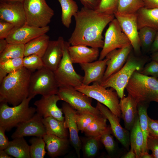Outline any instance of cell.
I'll use <instances>...</instances> for the list:
<instances>
[{
    "instance_id": "1",
    "label": "cell",
    "mask_w": 158,
    "mask_h": 158,
    "mask_svg": "<svg viewBox=\"0 0 158 158\" xmlns=\"http://www.w3.org/2000/svg\"><path fill=\"white\" fill-rule=\"evenodd\" d=\"M74 29L68 40L72 46L82 44L91 47L102 48L104 30L114 18V15L104 14L84 7L74 16Z\"/></svg>"
},
{
    "instance_id": "2",
    "label": "cell",
    "mask_w": 158,
    "mask_h": 158,
    "mask_svg": "<svg viewBox=\"0 0 158 158\" xmlns=\"http://www.w3.org/2000/svg\"><path fill=\"white\" fill-rule=\"evenodd\" d=\"M32 72L24 67L9 73L0 83V102L17 105L29 96Z\"/></svg>"
},
{
    "instance_id": "3",
    "label": "cell",
    "mask_w": 158,
    "mask_h": 158,
    "mask_svg": "<svg viewBox=\"0 0 158 158\" xmlns=\"http://www.w3.org/2000/svg\"><path fill=\"white\" fill-rule=\"evenodd\" d=\"M128 94L138 103H158V78L135 71L126 87Z\"/></svg>"
},
{
    "instance_id": "4",
    "label": "cell",
    "mask_w": 158,
    "mask_h": 158,
    "mask_svg": "<svg viewBox=\"0 0 158 158\" xmlns=\"http://www.w3.org/2000/svg\"><path fill=\"white\" fill-rule=\"evenodd\" d=\"M147 60L135 56L131 52L122 67L100 84L107 88L111 87L115 90L120 99L124 96V91L133 73L140 72L144 67Z\"/></svg>"
},
{
    "instance_id": "5",
    "label": "cell",
    "mask_w": 158,
    "mask_h": 158,
    "mask_svg": "<svg viewBox=\"0 0 158 158\" xmlns=\"http://www.w3.org/2000/svg\"><path fill=\"white\" fill-rule=\"evenodd\" d=\"M33 98L29 96L18 105L13 107H9L7 103H0V126L8 131L31 118L36 112V108L29 107Z\"/></svg>"
},
{
    "instance_id": "6",
    "label": "cell",
    "mask_w": 158,
    "mask_h": 158,
    "mask_svg": "<svg viewBox=\"0 0 158 158\" xmlns=\"http://www.w3.org/2000/svg\"><path fill=\"white\" fill-rule=\"evenodd\" d=\"M59 88L54 72L44 66L32 73L28 97L34 98L37 95L44 97L57 95Z\"/></svg>"
},
{
    "instance_id": "7",
    "label": "cell",
    "mask_w": 158,
    "mask_h": 158,
    "mask_svg": "<svg viewBox=\"0 0 158 158\" xmlns=\"http://www.w3.org/2000/svg\"><path fill=\"white\" fill-rule=\"evenodd\" d=\"M75 88L105 105L119 118H121L119 98L113 89H107L97 82L91 85L82 84Z\"/></svg>"
},
{
    "instance_id": "8",
    "label": "cell",
    "mask_w": 158,
    "mask_h": 158,
    "mask_svg": "<svg viewBox=\"0 0 158 158\" xmlns=\"http://www.w3.org/2000/svg\"><path fill=\"white\" fill-rule=\"evenodd\" d=\"M26 24L37 27H46L54 15L53 10L45 0H24L23 2Z\"/></svg>"
},
{
    "instance_id": "9",
    "label": "cell",
    "mask_w": 158,
    "mask_h": 158,
    "mask_svg": "<svg viewBox=\"0 0 158 158\" xmlns=\"http://www.w3.org/2000/svg\"><path fill=\"white\" fill-rule=\"evenodd\" d=\"M70 45L68 42L64 41L61 59L54 72L59 87L68 86L75 87L83 84V77L76 72L70 58L68 50Z\"/></svg>"
},
{
    "instance_id": "10",
    "label": "cell",
    "mask_w": 158,
    "mask_h": 158,
    "mask_svg": "<svg viewBox=\"0 0 158 158\" xmlns=\"http://www.w3.org/2000/svg\"><path fill=\"white\" fill-rule=\"evenodd\" d=\"M57 95L61 100L68 103L76 111L90 114L96 117L103 115L92 105V98L71 86L59 88Z\"/></svg>"
},
{
    "instance_id": "11",
    "label": "cell",
    "mask_w": 158,
    "mask_h": 158,
    "mask_svg": "<svg viewBox=\"0 0 158 158\" xmlns=\"http://www.w3.org/2000/svg\"><path fill=\"white\" fill-rule=\"evenodd\" d=\"M109 25L105 34L104 45L100 53L99 60L105 59L107 55L114 50L131 44L129 39L122 30L116 18Z\"/></svg>"
},
{
    "instance_id": "12",
    "label": "cell",
    "mask_w": 158,
    "mask_h": 158,
    "mask_svg": "<svg viewBox=\"0 0 158 158\" xmlns=\"http://www.w3.org/2000/svg\"><path fill=\"white\" fill-rule=\"evenodd\" d=\"M116 18L124 33L129 39L135 54L141 52V45L138 35L137 13L121 14L116 12Z\"/></svg>"
},
{
    "instance_id": "13",
    "label": "cell",
    "mask_w": 158,
    "mask_h": 158,
    "mask_svg": "<svg viewBox=\"0 0 158 158\" xmlns=\"http://www.w3.org/2000/svg\"><path fill=\"white\" fill-rule=\"evenodd\" d=\"M0 20L10 23L15 28L26 24L23 2H0Z\"/></svg>"
},
{
    "instance_id": "14",
    "label": "cell",
    "mask_w": 158,
    "mask_h": 158,
    "mask_svg": "<svg viewBox=\"0 0 158 158\" xmlns=\"http://www.w3.org/2000/svg\"><path fill=\"white\" fill-rule=\"evenodd\" d=\"M107 118L110 125L112 133L121 144L128 150L130 145L128 130L123 128L120 123V118L107 107L97 102L96 107Z\"/></svg>"
},
{
    "instance_id": "15",
    "label": "cell",
    "mask_w": 158,
    "mask_h": 158,
    "mask_svg": "<svg viewBox=\"0 0 158 158\" xmlns=\"http://www.w3.org/2000/svg\"><path fill=\"white\" fill-rule=\"evenodd\" d=\"M60 100L59 96L56 94L42 96L40 99L36 101L34 103L36 107V113L43 118L52 116L64 121V117L62 109L57 105V102Z\"/></svg>"
},
{
    "instance_id": "16",
    "label": "cell",
    "mask_w": 158,
    "mask_h": 158,
    "mask_svg": "<svg viewBox=\"0 0 158 158\" xmlns=\"http://www.w3.org/2000/svg\"><path fill=\"white\" fill-rule=\"evenodd\" d=\"M61 108L64 115L65 125L68 130L70 141L78 157L80 158L82 143L75 118L76 110L65 102L62 104Z\"/></svg>"
},
{
    "instance_id": "17",
    "label": "cell",
    "mask_w": 158,
    "mask_h": 158,
    "mask_svg": "<svg viewBox=\"0 0 158 158\" xmlns=\"http://www.w3.org/2000/svg\"><path fill=\"white\" fill-rule=\"evenodd\" d=\"M50 30L49 27L40 28L25 24L15 28L6 39L8 43H17L25 44L32 39L46 34Z\"/></svg>"
},
{
    "instance_id": "18",
    "label": "cell",
    "mask_w": 158,
    "mask_h": 158,
    "mask_svg": "<svg viewBox=\"0 0 158 158\" xmlns=\"http://www.w3.org/2000/svg\"><path fill=\"white\" fill-rule=\"evenodd\" d=\"M132 49L133 47L130 44L122 48L114 50L107 55L105 57L108 59L107 67L102 82L122 67Z\"/></svg>"
},
{
    "instance_id": "19",
    "label": "cell",
    "mask_w": 158,
    "mask_h": 158,
    "mask_svg": "<svg viewBox=\"0 0 158 158\" xmlns=\"http://www.w3.org/2000/svg\"><path fill=\"white\" fill-rule=\"evenodd\" d=\"M43 118L38 114L35 113L31 118L16 127L11 135L12 138L30 136L43 137L46 134Z\"/></svg>"
},
{
    "instance_id": "20",
    "label": "cell",
    "mask_w": 158,
    "mask_h": 158,
    "mask_svg": "<svg viewBox=\"0 0 158 158\" xmlns=\"http://www.w3.org/2000/svg\"><path fill=\"white\" fill-rule=\"evenodd\" d=\"M65 41L62 37L58 39L50 40L42 59L44 66L54 72L57 68L61 59Z\"/></svg>"
},
{
    "instance_id": "21",
    "label": "cell",
    "mask_w": 158,
    "mask_h": 158,
    "mask_svg": "<svg viewBox=\"0 0 158 158\" xmlns=\"http://www.w3.org/2000/svg\"><path fill=\"white\" fill-rule=\"evenodd\" d=\"M107 60L105 58L102 60L80 64L85 74L83 84L89 85L95 82L100 84L106 70Z\"/></svg>"
},
{
    "instance_id": "22",
    "label": "cell",
    "mask_w": 158,
    "mask_h": 158,
    "mask_svg": "<svg viewBox=\"0 0 158 158\" xmlns=\"http://www.w3.org/2000/svg\"><path fill=\"white\" fill-rule=\"evenodd\" d=\"M68 50L73 63L81 64L93 62L97 59L100 54L99 48H89L82 44L70 45Z\"/></svg>"
},
{
    "instance_id": "23",
    "label": "cell",
    "mask_w": 158,
    "mask_h": 158,
    "mask_svg": "<svg viewBox=\"0 0 158 158\" xmlns=\"http://www.w3.org/2000/svg\"><path fill=\"white\" fill-rule=\"evenodd\" d=\"M138 103L130 95L120 99L119 105L121 118L124 122L125 128L128 130H131L138 116Z\"/></svg>"
},
{
    "instance_id": "24",
    "label": "cell",
    "mask_w": 158,
    "mask_h": 158,
    "mask_svg": "<svg viewBox=\"0 0 158 158\" xmlns=\"http://www.w3.org/2000/svg\"><path fill=\"white\" fill-rule=\"evenodd\" d=\"M43 138L46 143V149L48 155L50 157L55 158L64 154L68 147V138L46 134Z\"/></svg>"
},
{
    "instance_id": "25",
    "label": "cell",
    "mask_w": 158,
    "mask_h": 158,
    "mask_svg": "<svg viewBox=\"0 0 158 158\" xmlns=\"http://www.w3.org/2000/svg\"><path fill=\"white\" fill-rule=\"evenodd\" d=\"M137 13L138 30L147 26L158 31V8H148L144 7Z\"/></svg>"
},
{
    "instance_id": "26",
    "label": "cell",
    "mask_w": 158,
    "mask_h": 158,
    "mask_svg": "<svg viewBox=\"0 0 158 158\" xmlns=\"http://www.w3.org/2000/svg\"><path fill=\"white\" fill-rule=\"evenodd\" d=\"M49 37L44 34L38 37L25 44L24 56L36 55L42 58L47 49Z\"/></svg>"
},
{
    "instance_id": "27",
    "label": "cell",
    "mask_w": 158,
    "mask_h": 158,
    "mask_svg": "<svg viewBox=\"0 0 158 158\" xmlns=\"http://www.w3.org/2000/svg\"><path fill=\"white\" fill-rule=\"evenodd\" d=\"M5 150L9 155L16 158H30V145L23 137L16 138L10 141Z\"/></svg>"
},
{
    "instance_id": "28",
    "label": "cell",
    "mask_w": 158,
    "mask_h": 158,
    "mask_svg": "<svg viewBox=\"0 0 158 158\" xmlns=\"http://www.w3.org/2000/svg\"><path fill=\"white\" fill-rule=\"evenodd\" d=\"M42 122L46 134L68 138L69 134L64 121H59L53 117L49 116L43 118Z\"/></svg>"
},
{
    "instance_id": "29",
    "label": "cell",
    "mask_w": 158,
    "mask_h": 158,
    "mask_svg": "<svg viewBox=\"0 0 158 158\" xmlns=\"http://www.w3.org/2000/svg\"><path fill=\"white\" fill-rule=\"evenodd\" d=\"M130 146L135 151L136 158H141L144 153V139L140 124L139 117L130 130Z\"/></svg>"
},
{
    "instance_id": "30",
    "label": "cell",
    "mask_w": 158,
    "mask_h": 158,
    "mask_svg": "<svg viewBox=\"0 0 158 158\" xmlns=\"http://www.w3.org/2000/svg\"><path fill=\"white\" fill-rule=\"evenodd\" d=\"M107 118L103 115L96 118L85 128L84 131L86 136L100 138L101 136L111 129L107 124Z\"/></svg>"
},
{
    "instance_id": "31",
    "label": "cell",
    "mask_w": 158,
    "mask_h": 158,
    "mask_svg": "<svg viewBox=\"0 0 158 158\" xmlns=\"http://www.w3.org/2000/svg\"><path fill=\"white\" fill-rule=\"evenodd\" d=\"M61 7V20L63 24L69 28L72 18L79 11L76 3L73 0H58Z\"/></svg>"
},
{
    "instance_id": "32",
    "label": "cell",
    "mask_w": 158,
    "mask_h": 158,
    "mask_svg": "<svg viewBox=\"0 0 158 158\" xmlns=\"http://www.w3.org/2000/svg\"><path fill=\"white\" fill-rule=\"evenodd\" d=\"M138 35L141 49L145 53L150 51L157 31L151 28L145 26L139 30Z\"/></svg>"
},
{
    "instance_id": "33",
    "label": "cell",
    "mask_w": 158,
    "mask_h": 158,
    "mask_svg": "<svg viewBox=\"0 0 158 158\" xmlns=\"http://www.w3.org/2000/svg\"><path fill=\"white\" fill-rule=\"evenodd\" d=\"M148 104L145 103H139L138 105L140 124L144 136V152H148V150L147 148V141L149 135V116L147 114Z\"/></svg>"
},
{
    "instance_id": "34",
    "label": "cell",
    "mask_w": 158,
    "mask_h": 158,
    "mask_svg": "<svg viewBox=\"0 0 158 158\" xmlns=\"http://www.w3.org/2000/svg\"><path fill=\"white\" fill-rule=\"evenodd\" d=\"M25 44L17 43H8L4 51L0 54V62L11 59L23 58Z\"/></svg>"
},
{
    "instance_id": "35",
    "label": "cell",
    "mask_w": 158,
    "mask_h": 158,
    "mask_svg": "<svg viewBox=\"0 0 158 158\" xmlns=\"http://www.w3.org/2000/svg\"><path fill=\"white\" fill-rule=\"evenodd\" d=\"M144 7L142 0H119L116 12L121 14L136 13Z\"/></svg>"
},
{
    "instance_id": "36",
    "label": "cell",
    "mask_w": 158,
    "mask_h": 158,
    "mask_svg": "<svg viewBox=\"0 0 158 158\" xmlns=\"http://www.w3.org/2000/svg\"><path fill=\"white\" fill-rule=\"evenodd\" d=\"M99 139L88 137L83 140L81 148L84 157L87 158H92L97 154L99 147Z\"/></svg>"
},
{
    "instance_id": "37",
    "label": "cell",
    "mask_w": 158,
    "mask_h": 158,
    "mask_svg": "<svg viewBox=\"0 0 158 158\" xmlns=\"http://www.w3.org/2000/svg\"><path fill=\"white\" fill-rule=\"evenodd\" d=\"M30 158H43L46 152V143L42 137L34 136L29 140Z\"/></svg>"
},
{
    "instance_id": "38",
    "label": "cell",
    "mask_w": 158,
    "mask_h": 158,
    "mask_svg": "<svg viewBox=\"0 0 158 158\" xmlns=\"http://www.w3.org/2000/svg\"><path fill=\"white\" fill-rule=\"evenodd\" d=\"M98 117L88 113L76 111L75 118L79 130L83 133L87 126Z\"/></svg>"
},
{
    "instance_id": "39",
    "label": "cell",
    "mask_w": 158,
    "mask_h": 158,
    "mask_svg": "<svg viewBox=\"0 0 158 158\" xmlns=\"http://www.w3.org/2000/svg\"><path fill=\"white\" fill-rule=\"evenodd\" d=\"M23 67L32 72L44 66L42 58L35 54L24 56L23 58Z\"/></svg>"
},
{
    "instance_id": "40",
    "label": "cell",
    "mask_w": 158,
    "mask_h": 158,
    "mask_svg": "<svg viewBox=\"0 0 158 158\" xmlns=\"http://www.w3.org/2000/svg\"><path fill=\"white\" fill-rule=\"evenodd\" d=\"M23 58L11 59L0 62V69L7 74L15 71L23 67Z\"/></svg>"
},
{
    "instance_id": "41",
    "label": "cell",
    "mask_w": 158,
    "mask_h": 158,
    "mask_svg": "<svg viewBox=\"0 0 158 158\" xmlns=\"http://www.w3.org/2000/svg\"><path fill=\"white\" fill-rule=\"evenodd\" d=\"M119 0H101L96 10L108 15H114L116 12Z\"/></svg>"
},
{
    "instance_id": "42",
    "label": "cell",
    "mask_w": 158,
    "mask_h": 158,
    "mask_svg": "<svg viewBox=\"0 0 158 158\" xmlns=\"http://www.w3.org/2000/svg\"><path fill=\"white\" fill-rule=\"evenodd\" d=\"M111 129L102 134L99 140L104 146L106 150L109 153H113L115 150L116 145Z\"/></svg>"
},
{
    "instance_id": "43",
    "label": "cell",
    "mask_w": 158,
    "mask_h": 158,
    "mask_svg": "<svg viewBox=\"0 0 158 158\" xmlns=\"http://www.w3.org/2000/svg\"><path fill=\"white\" fill-rule=\"evenodd\" d=\"M140 72L143 75L158 78V62L152 60L146 64Z\"/></svg>"
},
{
    "instance_id": "44",
    "label": "cell",
    "mask_w": 158,
    "mask_h": 158,
    "mask_svg": "<svg viewBox=\"0 0 158 158\" xmlns=\"http://www.w3.org/2000/svg\"><path fill=\"white\" fill-rule=\"evenodd\" d=\"M147 150L152 152L153 158H158V138L149 135L147 141Z\"/></svg>"
},
{
    "instance_id": "45",
    "label": "cell",
    "mask_w": 158,
    "mask_h": 158,
    "mask_svg": "<svg viewBox=\"0 0 158 158\" xmlns=\"http://www.w3.org/2000/svg\"><path fill=\"white\" fill-rule=\"evenodd\" d=\"M15 28L13 24L0 20V39H6Z\"/></svg>"
},
{
    "instance_id": "46",
    "label": "cell",
    "mask_w": 158,
    "mask_h": 158,
    "mask_svg": "<svg viewBox=\"0 0 158 158\" xmlns=\"http://www.w3.org/2000/svg\"><path fill=\"white\" fill-rule=\"evenodd\" d=\"M149 135L158 138V120L148 117Z\"/></svg>"
},
{
    "instance_id": "47",
    "label": "cell",
    "mask_w": 158,
    "mask_h": 158,
    "mask_svg": "<svg viewBox=\"0 0 158 158\" xmlns=\"http://www.w3.org/2000/svg\"><path fill=\"white\" fill-rule=\"evenodd\" d=\"M83 7L86 8L96 10L101 0H80Z\"/></svg>"
},
{
    "instance_id": "48",
    "label": "cell",
    "mask_w": 158,
    "mask_h": 158,
    "mask_svg": "<svg viewBox=\"0 0 158 158\" xmlns=\"http://www.w3.org/2000/svg\"><path fill=\"white\" fill-rule=\"evenodd\" d=\"M6 130L0 126V150H5L8 146L10 141L5 134Z\"/></svg>"
},
{
    "instance_id": "49",
    "label": "cell",
    "mask_w": 158,
    "mask_h": 158,
    "mask_svg": "<svg viewBox=\"0 0 158 158\" xmlns=\"http://www.w3.org/2000/svg\"><path fill=\"white\" fill-rule=\"evenodd\" d=\"M144 7L148 8H158V0H142Z\"/></svg>"
},
{
    "instance_id": "50",
    "label": "cell",
    "mask_w": 158,
    "mask_h": 158,
    "mask_svg": "<svg viewBox=\"0 0 158 158\" xmlns=\"http://www.w3.org/2000/svg\"><path fill=\"white\" fill-rule=\"evenodd\" d=\"M158 51V31H157L150 52L152 54Z\"/></svg>"
},
{
    "instance_id": "51",
    "label": "cell",
    "mask_w": 158,
    "mask_h": 158,
    "mask_svg": "<svg viewBox=\"0 0 158 158\" xmlns=\"http://www.w3.org/2000/svg\"><path fill=\"white\" fill-rule=\"evenodd\" d=\"M130 150L121 157L123 158H136V154L133 147L130 146Z\"/></svg>"
},
{
    "instance_id": "52",
    "label": "cell",
    "mask_w": 158,
    "mask_h": 158,
    "mask_svg": "<svg viewBox=\"0 0 158 158\" xmlns=\"http://www.w3.org/2000/svg\"><path fill=\"white\" fill-rule=\"evenodd\" d=\"M8 43L6 39H0V54L5 49Z\"/></svg>"
},
{
    "instance_id": "53",
    "label": "cell",
    "mask_w": 158,
    "mask_h": 158,
    "mask_svg": "<svg viewBox=\"0 0 158 158\" xmlns=\"http://www.w3.org/2000/svg\"><path fill=\"white\" fill-rule=\"evenodd\" d=\"M11 156L9 155L5 150H0V158H11Z\"/></svg>"
},
{
    "instance_id": "54",
    "label": "cell",
    "mask_w": 158,
    "mask_h": 158,
    "mask_svg": "<svg viewBox=\"0 0 158 158\" xmlns=\"http://www.w3.org/2000/svg\"><path fill=\"white\" fill-rule=\"evenodd\" d=\"M151 58L152 60L158 62V51L152 54Z\"/></svg>"
},
{
    "instance_id": "55",
    "label": "cell",
    "mask_w": 158,
    "mask_h": 158,
    "mask_svg": "<svg viewBox=\"0 0 158 158\" xmlns=\"http://www.w3.org/2000/svg\"><path fill=\"white\" fill-rule=\"evenodd\" d=\"M7 74L5 72L0 69V83Z\"/></svg>"
},
{
    "instance_id": "56",
    "label": "cell",
    "mask_w": 158,
    "mask_h": 158,
    "mask_svg": "<svg viewBox=\"0 0 158 158\" xmlns=\"http://www.w3.org/2000/svg\"><path fill=\"white\" fill-rule=\"evenodd\" d=\"M141 158H153V157L152 154H150L148 152H146L143 154Z\"/></svg>"
},
{
    "instance_id": "57",
    "label": "cell",
    "mask_w": 158,
    "mask_h": 158,
    "mask_svg": "<svg viewBox=\"0 0 158 158\" xmlns=\"http://www.w3.org/2000/svg\"><path fill=\"white\" fill-rule=\"evenodd\" d=\"M24 0H0V2H23Z\"/></svg>"
}]
</instances>
